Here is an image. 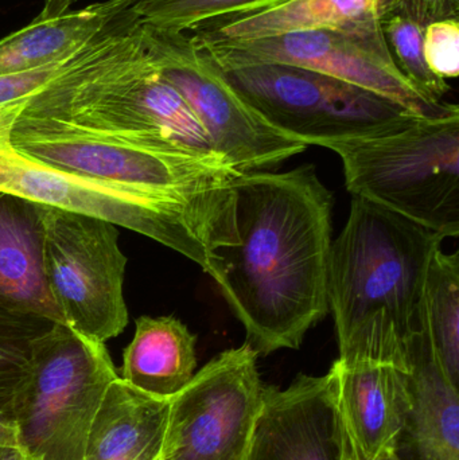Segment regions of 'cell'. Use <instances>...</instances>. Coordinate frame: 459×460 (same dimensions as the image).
Segmentation results:
<instances>
[{"label":"cell","mask_w":459,"mask_h":460,"mask_svg":"<svg viewBox=\"0 0 459 460\" xmlns=\"http://www.w3.org/2000/svg\"><path fill=\"white\" fill-rule=\"evenodd\" d=\"M234 194L237 243L217 252L212 279L258 356L296 350L329 314L331 193L304 164L240 174Z\"/></svg>","instance_id":"1"},{"label":"cell","mask_w":459,"mask_h":460,"mask_svg":"<svg viewBox=\"0 0 459 460\" xmlns=\"http://www.w3.org/2000/svg\"><path fill=\"white\" fill-rule=\"evenodd\" d=\"M8 127L0 108V191L139 233L188 257L210 276L217 252L236 245L234 191L188 199L92 180L19 153Z\"/></svg>","instance_id":"2"},{"label":"cell","mask_w":459,"mask_h":460,"mask_svg":"<svg viewBox=\"0 0 459 460\" xmlns=\"http://www.w3.org/2000/svg\"><path fill=\"white\" fill-rule=\"evenodd\" d=\"M444 240L398 213L353 197L347 224L329 254L328 303L339 346L379 314L409 343L418 327L431 256Z\"/></svg>","instance_id":"3"},{"label":"cell","mask_w":459,"mask_h":460,"mask_svg":"<svg viewBox=\"0 0 459 460\" xmlns=\"http://www.w3.org/2000/svg\"><path fill=\"white\" fill-rule=\"evenodd\" d=\"M328 148L341 158L353 197L458 237L459 111Z\"/></svg>","instance_id":"4"},{"label":"cell","mask_w":459,"mask_h":460,"mask_svg":"<svg viewBox=\"0 0 459 460\" xmlns=\"http://www.w3.org/2000/svg\"><path fill=\"white\" fill-rule=\"evenodd\" d=\"M8 137L19 153L92 180L199 199L234 191L240 174L228 162L175 148L151 147L2 105Z\"/></svg>","instance_id":"5"},{"label":"cell","mask_w":459,"mask_h":460,"mask_svg":"<svg viewBox=\"0 0 459 460\" xmlns=\"http://www.w3.org/2000/svg\"><path fill=\"white\" fill-rule=\"evenodd\" d=\"M118 377L105 343L53 323L35 341L16 404L19 447L31 460H84L94 415Z\"/></svg>","instance_id":"6"},{"label":"cell","mask_w":459,"mask_h":460,"mask_svg":"<svg viewBox=\"0 0 459 460\" xmlns=\"http://www.w3.org/2000/svg\"><path fill=\"white\" fill-rule=\"evenodd\" d=\"M220 70L269 126L307 147L328 148L422 118L374 92L302 67L251 64Z\"/></svg>","instance_id":"7"},{"label":"cell","mask_w":459,"mask_h":460,"mask_svg":"<svg viewBox=\"0 0 459 460\" xmlns=\"http://www.w3.org/2000/svg\"><path fill=\"white\" fill-rule=\"evenodd\" d=\"M193 42L218 69L251 64L290 65L374 92L422 118L459 111L455 104L431 100L402 73L382 22L355 29L287 32L248 42Z\"/></svg>","instance_id":"8"},{"label":"cell","mask_w":459,"mask_h":460,"mask_svg":"<svg viewBox=\"0 0 459 460\" xmlns=\"http://www.w3.org/2000/svg\"><path fill=\"white\" fill-rule=\"evenodd\" d=\"M43 224V273L65 324L102 343L119 337L128 324L119 226L48 207Z\"/></svg>","instance_id":"9"},{"label":"cell","mask_w":459,"mask_h":460,"mask_svg":"<svg viewBox=\"0 0 459 460\" xmlns=\"http://www.w3.org/2000/svg\"><path fill=\"white\" fill-rule=\"evenodd\" d=\"M143 29L162 77L188 102L218 155L234 170L264 172L306 150L305 143L260 118L188 34Z\"/></svg>","instance_id":"10"},{"label":"cell","mask_w":459,"mask_h":460,"mask_svg":"<svg viewBox=\"0 0 459 460\" xmlns=\"http://www.w3.org/2000/svg\"><path fill=\"white\" fill-rule=\"evenodd\" d=\"M248 343L216 356L170 399L161 460H245L264 384Z\"/></svg>","instance_id":"11"},{"label":"cell","mask_w":459,"mask_h":460,"mask_svg":"<svg viewBox=\"0 0 459 460\" xmlns=\"http://www.w3.org/2000/svg\"><path fill=\"white\" fill-rule=\"evenodd\" d=\"M326 377L339 459L377 460L399 451L411 410L409 373L337 358Z\"/></svg>","instance_id":"12"},{"label":"cell","mask_w":459,"mask_h":460,"mask_svg":"<svg viewBox=\"0 0 459 460\" xmlns=\"http://www.w3.org/2000/svg\"><path fill=\"white\" fill-rule=\"evenodd\" d=\"M245 460H340L326 375L264 385Z\"/></svg>","instance_id":"13"},{"label":"cell","mask_w":459,"mask_h":460,"mask_svg":"<svg viewBox=\"0 0 459 460\" xmlns=\"http://www.w3.org/2000/svg\"><path fill=\"white\" fill-rule=\"evenodd\" d=\"M395 3L396 0H278L205 22L188 32L196 42L215 45L306 30L355 29L382 22Z\"/></svg>","instance_id":"14"},{"label":"cell","mask_w":459,"mask_h":460,"mask_svg":"<svg viewBox=\"0 0 459 460\" xmlns=\"http://www.w3.org/2000/svg\"><path fill=\"white\" fill-rule=\"evenodd\" d=\"M45 207L0 191V311L65 323L43 273Z\"/></svg>","instance_id":"15"},{"label":"cell","mask_w":459,"mask_h":460,"mask_svg":"<svg viewBox=\"0 0 459 460\" xmlns=\"http://www.w3.org/2000/svg\"><path fill=\"white\" fill-rule=\"evenodd\" d=\"M411 410L403 437L418 460H459V394L434 353L425 327L409 340Z\"/></svg>","instance_id":"16"},{"label":"cell","mask_w":459,"mask_h":460,"mask_svg":"<svg viewBox=\"0 0 459 460\" xmlns=\"http://www.w3.org/2000/svg\"><path fill=\"white\" fill-rule=\"evenodd\" d=\"M169 411L170 399L116 378L94 415L84 460H161Z\"/></svg>","instance_id":"17"},{"label":"cell","mask_w":459,"mask_h":460,"mask_svg":"<svg viewBox=\"0 0 459 460\" xmlns=\"http://www.w3.org/2000/svg\"><path fill=\"white\" fill-rule=\"evenodd\" d=\"M134 0H105L56 18L38 15L0 40V75H19L72 58Z\"/></svg>","instance_id":"18"},{"label":"cell","mask_w":459,"mask_h":460,"mask_svg":"<svg viewBox=\"0 0 459 460\" xmlns=\"http://www.w3.org/2000/svg\"><path fill=\"white\" fill-rule=\"evenodd\" d=\"M196 335L180 319L140 316L119 377L146 394L172 399L196 375Z\"/></svg>","instance_id":"19"},{"label":"cell","mask_w":459,"mask_h":460,"mask_svg":"<svg viewBox=\"0 0 459 460\" xmlns=\"http://www.w3.org/2000/svg\"><path fill=\"white\" fill-rule=\"evenodd\" d=\"M419 322L437 358L459 385V253L434 251L426 273Z\"/></svg>","instance_id":"20"},{"label":"cell","mask_w":459,"mask_h":460,"mask_svg":"<svg viewBox=\"0 0 459 460\" xmlns=\"http://www.w3.org/2000/svg\"><path fill=\"white\" fill-rule=\"evenodd\" d=\"M53 323L46 318L0 311V424L13 426L16 404L29 377L34 343Z\"/></svg>","instance_id":"21"},{"label":"cell","mask_w":459,"mask_h":460,"mask_svg":"<svg viewBox=\"0 0 459 460\" xmlns=\"http://www.w3.org/2000/svg\"><path fill=\"white\" fill-rule=\"evenodd\" d=\"M383 31L388 45L395 49L393 59L404 75L426 96L436 102L450 91L447 81L441 80L428 69L423 54V35L428 24L401 5L393 4L382 18Z\"/></svg>","instance_id":"22"},{"label":"cell","mask_w":459,"mask_h":460,"mask_svg":"<svg viewBox=\"0 0 459 460\" xmlns=\"http://www.w3.org/2000/svg\"><path fill=\"white\" fill-rule=\"evenodd\" d=\"M275 2L278 0H134L132 11L146 26L188 32L205 22Z\"/></svg>","instance_id":"23"},{"label":"cell","mask_w":459,"mask_h":460,"mask_svg":"<svg viewBox=\"0 0 459 460\" xmlns=\"http://www.w3.org/2000/svg\"><path fill=\"white\" fill-rule=\"evenodd\" d=\"M423 54L434 75L446 81L459 72L458 19H445L428 24L423 35Z\"/></svg>","instance_id":"24"},{"label":"cell","mask_w":459,"mask_h":460,"mask_svg":"<svg viewBox=\"0 0 459 460\" xmlns=\"http://www.w3.org/2000/svg\"><path fill=\"white\" fill-rule=\"evenodd\" d=\"M0 460H31L16 443L0 445Z\"/></svg>","instance_id":"25"},{"label":"cell","mask_w":459,"mask_h":460,"mask_svg":"<svg viewBox=\"0 0 459 460\" xmlns=\"http://www.w3.org/2000/svg\"><path fill=\"white\" fill-rule=\"evenodd\" d=\"M7 443H16L18 445L15 427L2 426L0 424V445H7Z\"/></svg>","instance_id":"26"},{"label":"cell","mask_w":459,"mask_h":460,"mask_svg":"<svg viewBox=\"0 0 459 460\" xmlns=\"http://www.w3.org/2000/svg\"><path fill=\"white\" fill-rule=\"evenodd\" d=\"M377 460H402L401 456H399L398 451H390V453L385 454V456H383L382 458Z\"/></svg>","instance_id":"27"}]
</instances>
